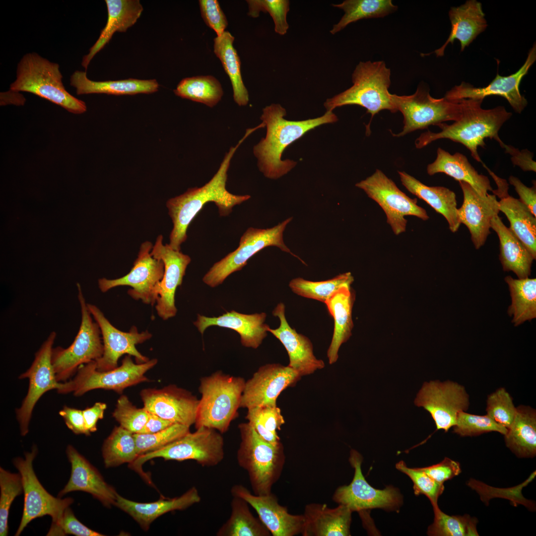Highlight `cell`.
I'll return each mask as SVG.
<instances>
[{"instance_id": "obj_1", "label": "cell", "mask_w": 536, "mask_h": 536, "mask_svg": "<svg viewBox=\"0 0 536 536\" xmlns=\"http://www.w3.org/2000/svg\"><path fill=\"white\" fill-rule=\"evenodd\" d=\"M251 134L246 131L238 143L230 148L217 171L207 183L201 187L189 189L184 194L167 201L166 206L173 224L169 244L174 249L180 251L182 244L187 239L189 225L207 203L214 202L219 215L225 216L232 212L234 206L250 199L248 195H237L229 192L226 186L231 159L240 145Z\"/></svg>"}, {"instance_id": "obj_2", "label": "cell", "mask_w": 536, "mask_h": 536, "mask_svg": "<svg viewBox=\"0 0 536 536\" xmlns=\"http://www.w3.org/2000/svg\"><path fill=\"white\" fill-rule=\"evenodd\" d=\"M286 115V109L279 104L265 107L260 119L267 128L266 135L253 147L260 171L271 179L279 178L296 165L293 160L281 159L283 151L289 145L308 131L338 120L333 111H326L318 118L298 121L284 119Z\"/></svg>"}, {"instance_id": "obj_3", "label": "cell", "mask_w": 536, "mask_h": 536, "mask_svg": "<svg viewBox=\"0 0 536 536\" xmlns=\"http://www.w3.org/2000/svg\"><path fill=\"white\" fill-rule=\"evenodd\" d=\"M460 101L461 111L458 119L450 125L444 123L438 125L441 129L440 132L428 131L422 133L415 140V146L420 149L437 139H449L464 145L475 160L482 163L478 147L485 146L484 139L487 138L495 139L502 147L504 143L498 133L512 114L502 106L483 109L481 99H463Z\"/></svg>"}, {"instance_id": "obj_4", "label": "cell", "mask_w": 536, "mask_h": 536, "mask_svg": "<svg viewBox=\"0 0 536 536\" xmlns=\"http://www.w3.org/2000/svg\"><path fill=\"white\" fill-rule=\"evenodd\" d=\"M62 79L59 64L36 53H27L17 65L16 78L10 89L33 93L73 114L84 113L85 103L67 91Z\"/></svg>"}, {"instance_id": "obj_5", "label": "cell", "mask_w": 536, "mask_h": 536, "mask_svg": "<svg viewBox=\"0 0 536 536\" xmlns=\"http://www.w3.org/2000/svg\"><path fill=\"white\" fill-rule=\"evenodd\" d=\"M391 69L383 61L360 62L352 74L353 85L324 103L326 111L336 107L357 105L365 108L371 119L382 110L397 112L389 88Z\"/></svg>"}, {"instance_id": "obj_6", "label": "cell", "mask_w": 536, "mask_h": 536, "mask_svg": "<svg viewBox=\"0 0 536 536\" xmlns=\"http://www.w3.org/2000/svg\"><path fill=\"white\" fill-rule=\"evenodd\" d=\"M241 442L237 453L240 467L247 471L256 495L271 493L285 463L282 443L272 444L263 439L248 423L239 425Z\"/></svg>"}, {"instance_id": "obj_7", "label": "cell", "mask_w": 536, "mask_h": 536, "mask_svg": "<svg viewBox=\"0 0 536 536\" xmlns=\"http://www.w3.org/2000/svg\"><path fill=\"white\" fill-rule=\"evenodd\" d=\"M245 382L240 377L217 372L202 378L196 428L205 427L223 433L227 431L240 407Z\"/></svg>"}, {"instance_id": "obj_8", "label": "cell", "mask_w": 536, "mask_h": 536, "mask_svg": "<svg viewBox=\"0 0 536 536\" xmlns=\"http://www.w3.org/2000/svg\"><path fill=\"white\" fill-rule=\"evenodd\" d=\"M224 456L222 435L214 429L201 427L159 449L139 455L129 466L144 477L146 474L142 470L143 464L156 458L166 460H193L203 467H214L223 460Z\"/></svg>"}, {"instance_id": "obj_9", "label": "cell", "mask_w": 536, "mask_h": 536, "mask_svg": "<svg viewBox=\"0 0 536 536\" xmlns=\"http://www.w3.org/2000/svg\"><path fill=\"white\" fill-rule=\"evenodd\" d=\"M76 286L81 315L78 332L68 347L58 346L52 350V363L59 382L67 380L82 365L100 358L104 351L100 328L93 321L80 284L77 283Z\"/></svg>"}, {"instance_id": "obj_10", "label": "cell", "mask_w": 536, "mask_h": 536, "mask_svg": "<svg viewBox=\"0 0 536 536\" xmlns=\"http://www.w3.org/2000/svg\"><path fill=\"white\" fill-rule=\"evenodd\" d=\"M157 363L156 359H152L144 363H135L131 356L127 355L119 367L101 371L96 369L93 361L80 366L74 378L65 382V387L60 394L72 392L74 396H80L97 389L121 394L128 387L149 381L145 374Z\"/></svg>"}, {"instance_id": "obj_11", "label": "cell", "mask_w": 536, "mask_h": 536, "mask_svg": "<svg viewBox=\"0 0 536 536\" xmlns=\"http://www.w3.org/2000/svg\"><path fill=\"white\" fill-rule=\"evenodd\" d=\"M292 219V217H289L270 228L249 227L241 236L238 247L215 263L204 275L203 282L211 287L218 286L231 274L241 270L252 257L269 246L277 247L282 251L296 257L306 265L302 260L291 252L284 243L283 232Z\"/></svg>"}, {"instance_id": "obj_12", "label": "cell", "mask_w": 536, "mask_h": 536, "mask_svg": "<svg viewBox=\"0 0 536 536\" xmlns=\"http://www.w3.org/2000/svg\"><path fill=\"white\" fill-rule=\"evenodd\" d=\"M392 99L397 111L403 117V127L395 137L402 136L416 130L438 126L445 122L457 121L461 111L460 100L450 101L444 97L435 98L429 90L419 86L415 92L410 95L400 96L392 94Z\"/></svg>"}, {"instance_id": "obj_13", "label": "cell", "mask_w": 536, "mask_h": 536, "mask_svg": "<svg viewBox=\"0 0 536 536\" xmlns=\"http://www.w3.org/2000/svg\"><path fill=\"white\" fill-rule=\"evenodd\" d=\"M37 453L33 446L25 458H16L13 464L20 474L24 493V507L21 520L15 536L20 535L33 520L46 515L52 518V525L57 524L65 509L73 502L71 498L61 499L52 496L43 487L37 478L33 468V461Z\"/></svg>"}, {"instance_id": "obj_14", "label": "cell", "mask_w": 536, "mask_h": 536, "mask_svg": "<svg viewBox=\"0 0 536 536\" xmlns=\"http://www.w3.org/2000/svg\"><path fill=\"white\" fill-rule=\"evenodd\" d=\"M355 186L363 190L383 209L387 222L396 235L405 231V216H414L423 220L429 218L425 209L417 205L416 199L408 197L379 169Z\"/></svg>"}, {"instance_id": "obj_15", "label": "cell", "mask_w": 536, "mask_h": 536, "mask_svg": "<svg viewBox=\"0 0 536 536\" xmlns=\"http://www.w3.org/2000/svg\"><path fill=\"white\" fill-rule=\"evenodd\" d=\"M153 245L145 241L140 246L137 257L130 271L125 276L114 279H98V286L102 292L119 286L132 287L128 294L135 300L153 305L158 297L160 284L164 271L163 262L153 257L150 252Z\"/></svg>"}, {"instance_id": "obj_16", "label": "cell", "mask_w": 536, "mask_h": 536, "mask_svg": "<svg viewBox=\"0 0 536 536\" xmlns=\"http://www.w3.org/2000/svg\"><path fill=\"white\" fill-rule=\"evenodd\" d=\"M56 335L54 331L50 334L35 353L31 366L19 377L20 379L27 378L29 380L27 395L21 406L16 410L22 436H25L28 433L33 410L43 394L53 389L57 390L60 393L64 388L65 383L57 381L52 363L53 345Z\"/></svg>"}, {"instance_id": "obj_17", "label": "cell", "mask_w": 536, "mask_h": 536, "mask_svg": "<svg viewBox=\"0 0 536 536\" xmlns=\"http://www.w3.org/2000/svg\"><path fill=\"white\" fill-rule=\"evenodd\" d=\"M414 404L430 413L436 430L447 432L456 425L459 412L468 410L469 400L464 386L451 381L437 380L424 383Z\"/></svg>"}, {"instance_id": "obj_18", "label": "cell", "mask_w": 536, "mask_h": 536, "mask_svg": "<svg viewBox=\"0 0 536 536\" xmlns=\"http://www.w3.org/2000/svg\"><path fill=\"white\" fill-rule=\"evenodd\" d=\"M363 458L355 450H351L349 461L354 469V476L348 485L340 486L335 491L333 500L347 506L352 512H361L373 508L395 509L402 502L398 490L392 486L384 489L374 488L365 479L361 470Z\"/></svg>"}, {"instance_id": "obj_19", "label": "cell", "mask_w": 536, "mask_h": 536, "mask_svg": "<svg viewBox=\"0 0 536 536\" xmlns=\"http://www.w3.org/2000/svg\"><path fill=\"white\" fill-rule=\"evenodd\" d=\"M87 307L98 324L102 336L103 353L95 361L98 370L105 371L116 368L119 358L126 354L134 356L137 363L149 360L137 350L135 345L150 338L151 334L147 331L139 333L135 326L128 332H122L112 325L97 306L87 303Z\"/></svg>"}, {"instance_id": "obj_20", "label": "cell", "mask_w": 536, "mask_h": 536, "mask_svg": "<svg viewBox=\"0 0 536 536\" xmlns=\"http://www.w3.org/2000/svg\"><path fill=\"white\" fill-rule=\"evenodd\" d=\"M536 60V45L530 49L526 60L515 73L508 76H501L498 71L493 80L487 85L476 87L462 81L448 91L444 97L450 101L463 99L483 100L487 96L498 95L505 98L513 110L520 114L526 107L528 101L520 91L519 86L523 77Z\"/></svg>"}, {"instance_id": "obj_21", "label": "cell", "mask_w": 536, "mask_h": 536, "mask_svg": "<svg viewBox=\"0 0 536 536\" xmlns=\"http://www.w3.org/2000/svg\"><path fill=\"white\" fill-rule=\"evenodd\" d=\"M301 377L288 366L268 364L261 366L245 382L240 407L249 409L276 406V400L281 393L294 386Z\"/></svg>"}, {"instance_id": "obj_22", "label": "cell", "mask_w": 536, "mask_h": 536, "mask_svg": "<svg viewBox=\"0 0 536 536\" xmlns=\"http://www.w3.org/2000/svg\"><path fill=\"white\" fill-rule=\"evenodd\" d=\"M163 236L159 235L150 252L151 255L161 260L164 266L163 276L160 282L155 309L158 316L166 320L174 317L177 309L175 295L177 287L182 283L186 268L191 261L187 255L172 248L169 244L164 245Z\"/></svg>"}, {"instance_id": "obj_23", "label": "cell", "mask_w": 536, "mask_h": 536, "mask_svg": "<svg viewBox=\"0 0 536 536\" xmlns=\"http://www.w3.org/2000/svg\"><path fill=\"white\" fill-rule=\"evenodd\" d=\"M140 395L143 407L149 412L189 427L196 422L199 400L186 390L170 385L143 389Z\"/></svg>"}, {"instance_id": "obj_24", "label": "cell", "mask_w": 536, "mask_h": 536, "mask_svg": "<svg viewBox=\"0 0 536 536\" xmlns=\"http://www.w3.org/2000/svg\"><path fill=\"white\" fill-rule=\"evenodd\" d=\"M233 496L240 497L252 507L259 518L273 536H294L301 534L304 523L303 515H293L286 507L280 505L271 492L263 495L253 494L244 486H232Z\"/></svg>"}, {"instance_id": "obj_25", "label": "cell", "mask_w": 536, "mask_h": 536, "mask_svg": "<svg viewBox=\"0 0 536 536\" xmlns=\"http://www.w3.org/2000/svg\"><path fill=\"white\" fill-rule=\"evenodd\" d=\"M459 183L464 197L463 204L458 208L459 218L468 228L475 248L479 249L491 233L492 218L500 211L498 201L494 194L482 197L467 183Z\"/></svg>"}, {"instance_id": "obj_26", "label": "cell", "mask_w": 536, "mask_h": 536, "mask_svg": "<svg viewBox=\"0 0 536 536\" xmlns=\"http://www.w3.org/2000/svg\"><path fill=\"white\" fill-rule=\"evenodd\" d=\"M272 315L279 318L280 325L275 329L268 327V332L275 336L285 348L289 359L288 366L301 377L312 374L316 370L323 369L325 363L315 356L310 340L298 333L288 324L283 303H279L276 306L272 311Z\"/></svg>"}, {"instance_id": "obj_27", "label": "cell", "mask_w": 536, "mask_h": 536, "mask_svg": "<svg viewBox=\"0 0 536 536\" xmlns=\"http://www.w3.org/2000/svg\"><path fill=\"white\" fill-rule=\"evenodd\" d=\"M66 453L71 464V474L59 497L72 491H81L91 494L106 507L115 505L118 494L96 468L71 445L67 447Z\"/></svg>"}, {"instance_id": "obj_28", "label": "cell", "mask_w": 536, "mask_h": 536, "mask_svg": "<svg viewBox=\"0 0 536 536\" xmlns=\"http://www.w3.org/2000/svg\"><path fill=\"white\" fill-rule=\"evenodd\" d=\"M266 317L265 313L245 314L232 310L217 317L198 314L194 324L202 335L213 326L233 330L239 334L242 345L257 348L267 335L269 326L265 323Z\"/></svg>"}, {"instance_id": "obj_29", "label": "cell", "mask_w": 536, "mask_h": 536, "mask_svg": "<svg viewBox=\"0 0 536 536\" xmlns=\"http://www.w3.org/2000/svg\"><path fill=\"white\" fill-rule=\"evenodd\" d=\"M352 511L338 504L334 508L326 504L312 503L305 507L303 536H349Z\"/></svg>"}, {"instance_id": "obj_30", "label": "cell", "mask_w": 536, "mask_h": 536, "mask_svg": "<svg viewBox=\"0 0 536 536\" xmlns=\"http://www.w3.org/2000/svg\"><path fill=\"white\" fill-rule=\"evenodd\" d=\"M498 189L493 191L500 199L498 208L507 217L509 228L520 240L534 259L536 258V218L519 199L508 193V184L505 180L497 178Z\"/></svg>"}, {"instance_id": "obj_31", "label": "cell", "mask_w": 536, "mask_h": 536, "mask_svg": "<svg viewBox=\"0 0 536 536\" xmlns=\"http://www.w3.org/2000/svg\"><path fill=\"white\" fill-rule=\"evenodd\" d=\"M449 16L451 32L445 43L434 52L437 57L443 56L447 46L453 44L456 39L460 42L461 51H463L488 26L482 4L476 0H468L460 6L451 7Z\"/></svg>"}, {"instance_id": "obj_32", "label": "cell", "mask_w": 536, "mask_h": 536, "mask_svg": "<svg viewBox=\"0 0 536 536\" xmlns=\"http://www.w3.org/2000/svg\"><path fill=\"white\" fill-rule=\"evenodd\" d=\"M201 499L197 488L192 487L179 497L160 499L149 503L136 502L118 494L115 506L130 515L146 531L151 523L159 516L170 511L186 509L199 503Z\"/></svg>"}, {"instance_id": "obj_33", "label": "cell", "mask_w": 536, "mask_h": 536, "mask_svg": "<svg viewBox=\"0 0 536 536\" xmlns=\"http://www.w3.org/2000/svg\"><path fill=\"white\" fill-rule=\"evenodd\" d=\"M108 18L97 40L82 60L87 70L93 57L109 43L116 32H126L140 17L143 7L138 0H106Z\"/></svg>"}, {"instance_id": "obj_34", "label": "cell", "mask_w": 536, "mask_h": 536, "mask_svg": "<svg viewBox=\"0 0 536 536\" xmlns=\"http://www.w3.org/2000/svg\"><path fill=\"white\" fill-rule=\"evenodd\" d=\"M429 175L444 173L454 179L467 183L481 196L485 197L488 191H493L488 178L479 174L464 154L456 152L450 154L439 147L434 162L428 165Z\"/></svg>"}, {"instance_id": "obj_35", "label": "cell", "mask_w": 536, "mask_h": 536, "mask_svg": "<svg viewBox=\"0 0 536 536\" xmlns=\"http://www.w3.org/2000/svg\"><path fill=\"white\" fill-rule=\"evenodd\" d=\"M403 186L427 203L446 219L451 231H457L461 224L458 214L455 193L442 186H428L404 171H398Z\"/></svg>"}, {"instance_id": "obj_36", "label": "cell", "mask_w": 536, "mask_h": 536, "mask_svg": "<svg viewBox=\"0 0 536 536\" xmlns=\"http://www.w3.org/2000/svg\"><path fill=\"white\" fill-rule=\"evenodd\" d=\"M354 299L350 286L346 285L339 288L325 302L334 320L333 335L327 351L330 364L337 361L340 346L351 335L353 327L352 309Z\"/></svg>"}, {"instance_id": "obj_37", "label": "cell", "mask_w": 536, "mask_h": 536, "mask_svg": "<svg viewBox=\"0 0 536 536\" xmlns=\"http://www.w3.org/2000/svg\"><path fill=\"white\" fill-rule=\"evenodd\" d=\"M490 227L499 239V259L503 270L513 271L520 279L529 277L534 260L530 252L505 225L498 214L492 218Z\"/></svg>"}, {"instance_id": "obj_38", "label": "cell", "mask_w": 536, "mask_h": 536, "mask_svg": "<svg viewBox=\"0 0 536 536\" xmlns=\"http://www.w3.org/2000/svg\"><path fill=\"white\" fill-rule=\"evenodd\" d=\"M70 84L76 89L77 95L93 93L109 95H135L157 91L159 85L155 79L134 78L118 80L96 81L89 79L86 71L76 70L70 77Z\"/></svg>"}, {"instance_id": "obj_39", "label": "cell", "mask_w": 536, "mask_h": 536, "mask_svg": "<svg viewBox=\"0 0 536 536\" xmlns=\"http://www.w3.org/2000/svg\"><path fill=\"white\" fill-rule=\"evenodd\" d=\"M505 436L506 446L520 458L536 455V411L529 406L517 407L515 418Z\"/></svg>"}, {"instance_id": "obj_40", "label": "cell", "mask_w": 536, "mask_h": 536, "mask_svg": "<svg viewBox=\"0 0 536 536\" xmlns=\"http://www.w3.org/2000/svg\"><path fill=\"white\" fill-rule=\"evenodd\" d=\"M235 38L228 31L214 39V53L219 58L231 82L233 99L240 106L247 105L249 94L241 72V61L233 46Z\"/></svg>"}, {"instance_id": "obj_41", "label": "cell", "mask_w": 536, "mask_h": 536, "mask_svg": "<svg viewBox=\"0 0 536 536\" xmlns=\"http://www.w3.org/2000/svg\"><path fill=\"white\" fill-rule=\"evenodd\" d=\"M229 518L216 533L217 536H269L270 533L251 513L243 499L233 496Z\"/></svg>"}, {"instance_id": "obj_42", "label": "cell", "mask_w": 536, "mask_h": 536, "mask_svg": "<svg viewBox=\"0 0 536 536\" xmlns=\"http://www.w3.org/2000/svg\"><path fill=\"white\" fill-rule=\"evenodd\" d=\"M512 299L508 313L513 316L512 323L519 326L526 321H531L536 317V279H514L510 276L505 277Z\"/></svg>"}, {"instance_id": "obj_43", "label": "cell", "mask_w": 536, "mask_h": 536, "mask_svg": "<svg viewBox=\"0 0 536 536\" xmlns=\"http://www.w3.org/2000/svg\"><path fill=\"white\" fill-rule=\"evenodd\" d=\"M333 6L342 9L344 14L330 32H339L348 24L363 19L383 17L395 11L398 6L391 0H346Z\"/></svg>"}, {"instance_id": "obj_44", "label": "cell", "mask_w": 536, "mask_h": 536, "mask_svg": "<svg viewBox=\"0 0 536 536\" xmlns=\"http://www.w3.org/2000/svg\"><path fill=\"white\" fill-rule=\"evenodd\" d=\"M102 454L106 468L132 464L138 456L134 433L115 426L103 443Z\"/></svg>"}, {"instance_id": "obj_45", "label": "cell", "mask_w": 536, "mask_h": 536, "mask_svg": "<svg viewBox=\"0 0 536 536\" xmlns=\"http://www.w3.org/2000/svg\"><path fill=\"white\" fill-rule=\"evenodd\" d=\"M183 98L213 107L220 101L223 91L220 82L212 75H201L183 79L173 90Z\"/></svg>"}, {"instance_id": "obj_46", "label": "cell", "mask_w": 536, "mask_h": 536, "mask_svg": "<svg viewBox=\"0 0 536 536\" xmlns=\"http://www.w3.org/2000/svg\"><path fill=\"white\" fill-rule=\"evenodd\" d=\"M354 280L350 272L340 274L328 280L312 281L297 277L289 282V287L295 294L325 303L342 286H350Z\"/></svg>"}, {"instance_id": "obj_47", "label": "cell", "mask_w": 536, "mask_h": 536, "mask_svg": "<svg viewBox=\"0 0 536 536\" xmlns=\"http://www.w3.org/2000/svg\"><path fill=\"white\" fill-rule=\"evenodd\" d=\"M433 523L429 526L427 534L433 536H477V520L469 515L450 516L436 505L433 507Z\"/></svg>"}, {"instance_id": "obj_48", "label": "cell", "mask_w": 536, "mask_h": 536, "mask_svg": "<svg viewBox=\"0 0 536 536\" xmlns=\"http://www.w3.org/2000/svg\"><path fill=\"white\" fill-rule=\"evenodd\" d=\"M248 423L265 440L272 444L280 443L277 431L285 423L280 409L277 406L255 407L248 409L246 417Z\"/></svg>"}, {"instance_id": "obj_49", "label": "cell", "mask_w": 536, "mask_h": 536, "mask_svg": "<svg viewBox=\"0 0 536 536\" xmlns=\"http://www.w3.org/2000/svg\"><path fill=\"white\" fill-rule=\"evenodd\" d=\"M0 536L8 534L9 511L14 499L23 491L20 474L11 473L0 468Z\"/></svg>"}, {"instance_id": "obj_50", "label": "cell", "mask_w": 536, "mask_h": 536, "mask_svg": "<svg viewBox=\"0 0 536 536\" xmlns=\"http://www.w3.org/2000/svg\"><path fill=\"white\" fill-rule=\"evenodd\" d=\"M508 429L498 424L487 414L478 415L462 411L459 412L453 432L462 437L474 436L497 432L505 435Z\"/></svg>"}, {"instance_id": "obj_51", "label": "cell", "mask_w": 536, "mask_h": 536, "mask_svg": "<svg viewBox=\"0 0 536 536\" xmlns=\"http://www.w3.org/2000/svg\"><path fill=\"white\" fill-rule=\"evenodd\" d=\"M190 432V427L173 423L167 428L152 434L134 433L139 455L159 449Z\"/></svg>"}, {"instance_id": "obj_52", "label": "cell", "mask_w": 536, "mask_h": 536, "mask_svg": "<svg viewBox=\"0 0 536 536\" xmlns=\"http://www.w3.org/2000/svg\"><path fill=\"white\" fill-rule=\"evenodd\" d=\"M486 414L498 424L507 429L517 412L513 398L504 388H500L487 397Z\"/></svg>"}, {"instance_id": "obj_53", "label": "cell", "mask_w": 536, "mask_h": 536, "mask_svg": "<svg viewBox=\"0 0 536 536\" xmlns=\"http://www.w3.org/2000/svg\"><path fill=\"white\" fill-rule=\"evenodd\" d=\"M249 6L248 15L257 18L260 12H268L274 23V31L280 35L287 33L289 25L287 14L290 9V2L287 0H247Z\"/></svg>"}, {"instance_id": "obj_54", "label": "cell", "mask_w": 536, "mask_h": 536, "mask_svg": "<svg viewBox=\"0 0 536 536\" xmlns=\"http://www.w3.org/2000/svg\"><path fill=\"white\" fill-rule=\"evenodd\" d=\"M396 467L411 479L413 483V488L415 495H424L429 499L433 507L438 505V498L444 490L443 484L434 480L421 468H408L403 461L398 463Z\"/></svg>"}, {"instance_id": "obj_55", "label": "cell", "mask_w": 536, "mask_h": 536, "mask_svg": "<svg viewBox=\"0 0 536 536\" xmlns=\"http://www.w3.org/2000/svg\"><path fill=\"white\" fill-rule=\"evenodd\" d=\"M148 413L144 407H136L126 396L122 395L117 401L113 416L120 426L133 433H137L145 424Z\"/></svg>"}, {"instance_id": "obj_56", "label": "cell", "mask_w": 536, "mask_h": 536, "mask_svg": "<svg viewBox=\"0 0 536 536\" xmlns=\"http://www.w3.org/2000/svg\"><path fill=\"white\" fill-rule=\"evenodd\" d=\"M73 535L76 536H102L82 524L74 516L69 507L64 511L59 522L52 526L47 535Z\"/></svg>"}, {"instance_id": "obj_57", "label": "cell", "mask_w": 536, "mask_h": 536, "mask_svg": "<svg viewBox=\"0 0 536 536\" xmlns=\"http://www.w3.org/2000/svg\"><path fill=\"white\" fill-rule=\"evenodd\" d=\"M201 17L205 23L217 36L221 35L228 26L227 18L216 0L199 1Z\"/></svg>"}, {"instance_id": "obj_58", "label": "cell", "mask_w": 536, "mask_h": 536, "mask_svg": "<svg viewBox=\"0 0 536 536\" xmlns=\"http://www.w3.org/2000/svg\"><path fill=\"white\" fill-rule=\"evenodd\" d=\"M421 469L437 482L443 484L461 472L460 463L448 458L440 463Z\"/></svg>"}, {"instance_id": "obj_59", "label": "cell", "mask_w": 536, "mask_h": 536, "mask_svg": "<svg viewBox=\"0 0 536 536\" xmlns=\"http://www.w3.org/2000/svg\"><path fill=\"white\" fill-rule=\"evenodd\" d=\"M67 427L75 434H85L87 433L85 426L82 410L65 406L59 411Z\"/></svg>"}, {"instance_id": "obj_60", "label": "cell", "mask_w": 536, "mask_h": 536, "mask_svg": "<svg viewBox=\"0 0 536 536\" xmlns=\"http://www.w3.org/2000/svg\"><path fill=\"white\" fill-rule=\"evenodd\" d=\"M509 181L513 186L520 197L519 200L529 208L534 216H536V185L529 188L525 185L518 178L511 176Z\"/></svg>"}, {"instance_id": "obj_61", "label": "cell", "mask_w": 536, "mask_h": 536, "mask_svg": "<svg viewBox=\"0 0 536 536\" xmlns=\"http://www.w3.org/2000/svg\"><path fill=\"white\" fill-rule=\"evenodd\" d=\"M502 148L511 155L514 165L519 166L524 171L536 172V162L533 160V154L527 149L519 150L511 145L503 144Z\"/></svg>"}, {"instance_id": "obj_62", "label": "cell", "mask_w": 536, "mask_h": 536, "mask_svg": "<svg viewBox=\"0 0 536 536\" xmlns=\"http://www.w3.org/2000/svg\"><path fill=\"white\" fill-rule=\"evenodd\" d=\"M106 408L105 403L97 402L92 406L82 410L87 435L97 430V422L103 418Z\"/></svg>"}, {"instance_id": "obj_63", "label": "cell", "mask_w": 536, "mask_h": 536, "mask_svg": "<svg viewBox=\"0 0 536 536\" xmlns=\"http://www.w3.org/2000/svg\"><path fill=\"white\" fill-rule=\"evenodd\" d=\"M173 423H174L148 412V418L145 424L137 433H154L167 428Z\"/></svg>"}]
</instances>
